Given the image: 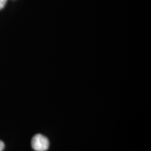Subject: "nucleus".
<instances>
[{
	"label": "nucleus",
	"mask_w": 151,
	"mask_h": 151,
	"mask_svg": "<svg viewBox=\"0 0 151 151\" xmlns=\"http://www.w3.org/2000/svg\"><path fill=\"white\" fill-rule=\"evenodd\" d=\"M32 147L36 151H46L49 148V141L41 134L35 135L32 139Z\"/></svg>",
	"instance_id": "obj_1"
},
{
	"label": "nucleus",
	"mask_w": 151,
	"mask_h": 151,
	"mask_svg": "<svg viewBox=\"0 0 151 151\" xmlns=\"http://www.w3.org/2000/svg\"><path fill=\"white\" fill-rule=\"evenodd\" d=\"M7 0H0V9H3L6 3Z\"/></svg>",
	"instance_id": "obj_2"
},
{
	"label": "nucleus",
	"mask_w": 151,
	"mask_h": 151,
	"mask_svg": "<svg viewBox=\"0 0 151 151\" xmlns=\"http://www.w3.org/2000/svg\"><path fill=\"white\" fill-rule=\"evenodd\" d=\"M4 148V143L3 141L0 140V151H2Z\"/></svg>",
	"instance_id": "obj_3"
}]
</instances>
